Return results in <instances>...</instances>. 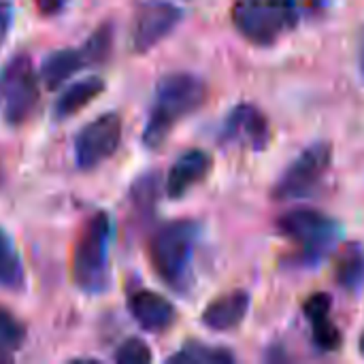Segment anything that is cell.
Returning <instances> with one entry per match:
<instances>
[{
  "mask_svg": "<svg viewBox=\"0 0 364 364\" xmlns=\"http://www.w3.org/2000/svg\"><path fill=\"white\" fill-rule=\"evenodd\" d=\"M250 305H252V299L245 290H232V292H226L220 299L211 301L205 307L200 320L207 328L226 333V331L237 328L245 320Z\"/></svg>",
  "mask_w": 364,
  "mask_h": 364,
  "instance_id": "cell-14",
  "label": "cell"
},
{
  "mask_svg": "<svg viewBox=\"0 0 364 364\" xmlns=\"http://www.w3.org/2000/svg\"><path fill=\"white\" fill-rule=\"evenodd\" d=\"M207 100V85L190 73H168L156 85V98L143 130L147 147H160L168 132L183 117L192 115Z\"/></svg>",
  "mask_w": 364,
  "mask_h": 364,
  "instance_id": "cell-1",
  "label": "cell"
},
{
  "mask_svg": "<svg viewBox=\"0 0 364 364\" xmlns=\"http://www.w3.org/2000/svg\"><path fill=\"white\" fill-rule=\"evenodd\" d=\"M232 23L245 41L269 47L299 23V6L296 0H237Z\"/></svg>",
  "mask_w": 364,
  "mask_h": 364,
  "instance_id": "cell-4",
  "label": "cell"
},
{
  "mask_svg": "<svg viewBox=\"0 0 364 364\" xmlns=\"http://www.w3.org/2000/svg\"><path fill=\"white\" fill-rule=\"evenodd\" d=\"M113 358H115V363L119 364H147L151 363L154 356H151V350L147 348L145 341L132 337V339H126L117 348V352H115Z\"/></svg>",
  "mask_w": 364,
  "mask_h": 364,
  "instance_id": "cell-22",
  "label": "cell"
},
{
  "mask_svg": "<svg viewBox=\"0 0 364 364\" xmlns=\"http://www.w3.org/2000/svg\"><path fill=\"white\" fill-rule=\"evenodd\" d=\"M198 241V224L177 220L158 228L149 243L151 267L158 277L175 290H186L192 273V260Z\"/></svg>",
  "mask_w": 364,
  "mask_h": 364,
  "instance_id": "cell-3",
  "label": "cell"
},
{
  "mask_svg": "<svg viewBox=\"0 0 364 364\" xmlns=\"http://www.w3.org/2000/svg\"><path fill=\"white\" fill-rule=\"evenodd\" d=\"M23 284V264L11 235L0 226V286L17 290Z\"/></svg>",
  "mask_w": 364,
  "mask_h": 364,
  "instance_id": "cell-18",
  "label": "cell"
},
{
  "mask_svg": "<svg viewBox=\"0 0 364 364\" xmlns=\"http://www.w3.org/2000/svg\"><path fill=\"white\" fill-rule=\"evenodd\" d=\"M111 241H113V224L109 213L105 211L94 213L81 228L70 260L73 282L77 284L79 290L87 294H98L107 290Z\"/></svg>",
  "mask_w": 364,
  "mask_h": 364,
  "instance_id": "cell-2",
  "label": "cell"
},
{
  "mask_svg": "<svg viewBox=\"0 0 364 364\" xmlns=\"http://www.w3.org/2000/svg\"><path fill=\"white\" fill-rule=\"evenodd\" d=\"M222 141L252 151H262L271 141V126L267 115L250 102L232 107L222 126Z\"/></svg>",
  "mask_w": 364,
  "mask_h": 364,
  "instance_id": "cell-10",
  "label": "cell"
},
{
  "mask_svg": "<svg viewBox=\"0 0 364 364\" xmlns=\"http://www.w3.org/2000/svg\"><path fill=\"white\" fill-rule=\"evenodd\" d=\"M331 309H333V301L326 292L311 294L309 301L303 305L305 318L311 326L314 343L322 352H337L341 348V341H343L339 328L331 320Z\"/></svg>",
  "mask_w": 364,
  "mask_h": 364,
  "instance_id": "cell-13",
  "label": "cell"
},
{
  "mask_svg": "<svg viewBox=\"0 0 364 364\" xmlns=\"http://www.w3.org/2000/svg\"><path fill=\"white\" fill-rule=\"evenodd\" d=\"M83 66H90V64H87V58L81 47L79 49H58L45 58V62L41 66V79L49 90H58Z\"/></svg>",
  "mask_w": 364,
  "mask_h": 364,
  "instance_id": "cell-15",
  "label": "cell"
},
{
  "mask_svg": "<svg viewBox=\"0 0 364 364\" xmlns=\"http://www.w3.org/2000/svg\"><path fill=\"white\" fill-rule=\"evenodd\" d=\"M38 102V83L26 53H15L0 70V113L11 126H21Z\"/></svg>",
  "mask_w": 364,
  "mask_h": 364,
  "instance_id": "cell-6",
  "label": "cell"
},
{
  "mask_svg": "<svg viewBox=\"0 0 364 364\" xmlns=\"http://www.w3.org/2000/svg\"><path fill=\"white\" fill-rule=\"evenodd\" d=\"M13 23V4L9 0H0V45L4 43Z\"/></svg>",
  "mask_w": 364,
  "mask_h": 364,
  "instance_id": "cell-23",
  "label": "cell"
},
{
  "mask_svg": "<svg viewBox=\"0 0 364 364\" xmlns=\"http://www.w3.org/2000/svg\"><path fill=\"white\" fill-rule=\"evenodd\" d=\"M105 90V81L100 77H85L77 83H73L68 90L60 94L53 107L55 119H68L77 115L85 105H90L94 98H98Z\"/></svg>",
  "mask_w": 364,
  "mask_h": 364,
  "instance_id": "cell-16",
  "label": "cell"
},
{
  "mask_svg": "<svg viewBox=\"0 0 364 364\" xmlns=\"http://www.w3.org/2000/svg\"><path fill=\"white\" fill-rule=\"evenodd\" d=\"M128 311L132 320L147 333H162L166 331L175 318V305L158 292L151 290H136L128 296Z\"/></svg>",
  "mask_w": 364,
  "mask_h": 364,
  "instance_id": "cell-11",
  "label": "cell"
},
{
  "mask_svg": "<svg viewBox=\"0 0 364 364\" xmlns=\"http://www.w3.org/2000/svg\"><path fill=\"white\" fill-rule=\"evenodd\" d=\"M211 156L205 149H188L183 151L168 171L166 177V194L171 198H181L188 190L200 183L211 171Z\"/></svg>",
  "mask_w": 364,
  "mask_h": 364,
  "instance_id": "cell-12",
  "label": "cell"
},
{
  "mask_svg": "<svg viewBox=\"0 0 364 364\" xmlns=\"http://www.w3.org/2000/svg\"><path fill=\"white\" fill-rule=\"evenodd\" d=\"M66 0H36V6L43 15H55L64 9Z\"/></svg>",
  "mask_w": 364,
  "mask_h": 364,
  "instance_id": "cell-24",
  "label": "cell"
},
{
  "mask_svg": "<svg viewBox=\"0 0 364 364\" xmlns=\"http://www.w3.org/2000/svg\"><path fill=\"white\" fill-rule=\"evenodd\" d=\"M26 341V326L6 309L0 307V356L21 350Z\"/></svg>",
  "mask_w": 364,
  "mask_h": 364,
  "instance_id": "cell-20",
  "label": "cell"
},
{
  "mask_svg": "<svg viewBox=\"0 0 364 364\" xmlns=\"http://www.w3.org/2000/svg\"><path fill=\"white\" fill-rule=\"evenodd\" d=\"M335 282L346 292L358 294L364 288V247L348 243L335 258Z\"/></svg>",
  "mask_w": 364,
  "mask_h": 364,
  "instance_id": "cell-17",
  "label": "cell"
},
{
  "mask_svg": "<svg viewBox=\"0 0 364 364\" xmlns=\"http://www.w3.org/2000/svg\"><path fill=\"white\" fill-rule=\"evenodd\" d=\"M333 164V145L326 141H316L305 147L292 164L279 175L273 198L275 200H296L309 196L324 179Z\"/></svg>",
  "mask_w": 364,
  "mask_h": 364,
  "instance_id": "cell-7",
  "label": "cell"
},
{
  "mask_svg": "<svg viewBox=\"0 0 364 364\" xmlns=\"http://www.w3.org/2000/svg\"><path fill=\"white\" fill-rule=\"evenodd\" d=\"M181 17L183 11L166 0H145L134 15L132 34H130L132 49L139 53L149 51L177 28Z\"/></svg>",
  "mask_w": 364,
  "mask_h": 364,
  "instance_id": "cell-9",
  "label": "cell"
},
{
  "mask_svg": "<svg viewBox=\"0 0 364 364\" xmlns=\"http://www.w3.org/2000/svg\"><path fill=\"white\" fill-rule=\"evenodd\" d=\"M124 124L119 113H102L92 119L75 136V162L79 168L90 171L109 160L122 143Z\"/></svg>",
  "mask_w": 364,
  "mask_h": 364,
  "instance_id": "cell-8",
  "label": "cell"
},
{
  "mask_svg": "<svg viewBox=\"0 0 364 364\" xmlns=\"http://www.w3.org/2000/svg\"><path fill=\"white\" fill-rule=\"evenodd\" d=\"M358 66H360V75H363L364 81V36L363 41H360V51H358Z\"/></svg>",
  "mask_w": 364,
  "mask_h": 364,
  "instance_id": "cell-25",
  "label": "cell"
},
{
  "mask_svg": "<svg viewBox=\"0 0 364 364\" xmlns=\"http://www.w3.org/2000/svg\"><path fill=\"white\" fill-rule=\"evenodd\" d=\"M358 346H360V354L364 356V331H363V335H360V343H358Z\"/></svg>",
  "mask_w": 364,
  "mask_h": 364,
  "instance_id": "cell-26",
  "label": "cell"
},
{
  "mask_svg": "<svg viewBox=\"0 0 364 364\" xmlns=\"http://www.w3.org/2000/svg\"><path fill=\"white\" fill-rule=\"evenodd\" d=\"M277 228L296 247V260L301 264H320L341 235L339 222L316 209H292L279 218Z\"/></svg>",
  "mask_w": 364,
  "mask_h": 364,
  "instance_id": "cell-5",
  "label": "cell"
},
{
  "mask_svg": "<svg viewBox=\"0 0 364 364\" xmlns=\"http://www.w3.org/2000/svg\"><path fill=\"white\" fill-rule=\"evenodd\" d=\"M168 363L181 364H230L235 363V354L226 348H211L205 343H186L177 354L168 358Z\"/></svg>",
  "mask_w": 364,
  "mask_h": 364,
  "instance_id": "cell-19",
  "label": "cell"
},
{
  "mask_svg": "<svg viewBox=\"0 0 364 364\" xmlns=\"http://www.w3.org/2000/svg\"><path fill=\"white\" fill-rule=\"evenodd\" d=\"M111 47H113V28L109 23H105L83 43L81 49L87 58V64L94 66V64H102L109 58Z\"/></svg>",
  "mask_w": 364,
  "mask_h": 364,
  "instance_id": "cell-21",
  "label": "cell"
}]
</instances>
